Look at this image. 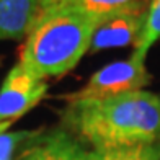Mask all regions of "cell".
<instances>
[{"label":"cell","mask_w":160,"mask_h":160,"mask_svg":"<svg viewBox=\"0 0 160 160\" xmlns=\"http://www.w3.org/2000/svg\"><path fill=\"white\" fill-rule=\"evenodd\" d=\"M139 2H144V0H57L54 5H51L41 12L75 10L88 13H111Z\"/></svg>","instance_id":"9c48e42d"},{"label":"cell","mask_w":160,"mask_h":160,"mask_svg":"<svg viewBox=\"0 0 160 160\" xmlns=\"http://www.w3.org/2000/svg\"><path fill=\"white\" fill-rule=\"evenodd\" d=\"M152 75L145 67V61H137L129 57L128 61H116L101 67L93 74L88 82L77 92L61 95L64 101L75 100H103L124 93L144 90L149 85Z\"/></svg>","instance_id":"3957f363"},{"label":"cell","mask_w":160,"mask_h":160,"mask_svg":"<svg viewBox=\"0 0 160 160\" xmlns=\"http://www.w3.org/2000/svg\"><path fill=\"white\" fill-rule=\"evenodd\" d=\"M48 83L31 75L20 62L7 74L0 88V122L18 119L46 97Z\"/></svg>","instance_id":"277c9868"},{"label":"cell","mask_w":160,"mask_h":160,"mask_svg":"<svg viewBox=\"0 0 160 160\" xmlns=\"http://www.w3.org/2000/svg\"><path fill=\"white\" fill-rule=\"evenodd\" d=\"M88 160H160V142L111 150H90Z\"/></svg>","instance_id":"30bf717a"},{"label":"cell","mask_w":160,"mask_h":160,"mask_svg":"<svg viewBox=\"0 0 160 160\" xmlns=\"http://www.w3.org/2000/svg\"><path fill=\"white\" fill-rule=\"evenodd\" d=\"M113 13L41 12L25 38L18 62L39 80L65 74L90 51L97 28Z\"/></svg>","instance_id":"7a4b0ae2"},{"label":"cell","mask_w":160,"mask_h":160,"mask_svg":"<svg viewBox=\"0 0 160 160\" xmlns=\"http://www.w3.org/2000/svg\"><path fill=\"white\" fill-rule=\"evenodd\" d=\"M65 103L61 126L90 150L160 142V97L152 92Z\"/></svg>","instance_id":"6da1fadb"},{"label":"cell","mask_w":160,"mask_h":160,"mask_svg":"<svg viewBox=\"0 0 160 160\" xmlns=\"http://www.w3.org/2000/svg\"><path fill=\"white\" fill-rule=\"evenodd\" d=\"M149 0L124 7L114 12L101 23L92 38L90 52H98L110 48H122L136 44L142 31Z\"/></svg>","instance_id":"5b68a950"},{"label":"cell","mask_w":160,"mask_h":160,"mask_svg":"<svg viewBox=\"0 0 160 160\" xmlns=\"http://www.w3.org/2000/svg\"><path fill=\"white\" fill-rule=\"evenodd\" d=\"M85 145L62 126L34 131L15 160H88Z\"/></svg>","instance_id":"8992f818"},{"label":"cell","mask_w":160,"mask_h":160,"mask_svg":"<svg viewBox=\"0 0 160 160\" xmlns=\"http://www.w3.org/2000/svg\"><path fill=\"white\" fill-rule=\"evenodd\" d=\"M38 2H39V5H41V10H44V8H48V7L54 5L57 0H38Z\"/></svg>","instance_id":"7c38bea8"},{"label":"cell","mask_w":160,"mask_h":160,"mask_svg":"<svg viewBox=\"0 0 160 160\" xmlns=\"http://www.w3.org/2000/svg\"><path fill=\"white\" fill-rule=\"evenodd\" d=\"M41 13L38 0H0V39H23Z\"/></svg>","instance_id":"52a82bcc"},{"label":"cell","mask_w":160,"mask_h":160,"mask_svg":"<svg viewBox=\"0 0 160 160\" xmlns=\"http://www.w3.org/2000/svg\"><path fill=\"white\" fill-rule=\"evenodd\" d=\"M158 39H160V0H149L142 31L134 44V52L131 57H134L137 61H145L149 49Z\"/></svg>","instance_id":"ba28073f"},{"label":"cell","mask_w":160,"mask_h":160,"mask_svg":"<svg viewBox=\"0 0 160 160\" xmlns=\"http://www.w3.org/2000/svg\"><path fill=\"white\" fill-rule=\"evenodd\" d=\"M13 121L0 122V160H15V152L20 145H23L34 131H15L10 132V126Z\"/></svg>","instance_id":"8fae6325"}]
</instances>
